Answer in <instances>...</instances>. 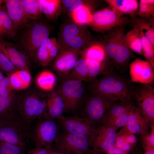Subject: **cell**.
I'll use <instances>...</instances> for the list:
<instances>
[{
    "mask_svg": "<svg viewBox=\"0 0 154 154\" xmlns=\"http://www.w3.org/2000/svg\"><path fill=\"white\" fill-rule=\"evenodd\" d=\"M59 52V47L57 42L49 50V64L54 58H56Z\"/></svg>",
    "mask_w": 154,
    "mask_h": 154,
    "instance_id": "44",
    "label": "cell"
},
{
    "mask_svg": "<svg viewBox=\"0 0 154 154\" xmlns=\"http://www.w3.org/2000/svg\"><path fill=\"white\" fill-rule=\"evenodd\" d=\"M90 93L85 103L83 117L96 128L101 124L107 112L115 100L101 94Z\"/></svg>",
    "mask_w": 154,
    "mask_h": 154,
    "instance_id": "7",
    "label": "cell"
},
{
    "mask_svg": "<svg viewBox=\"0 0 154 154\" xmlns=\"http://www.w3.org/2000/svg\"><path fill=\"white\" fill-rule=\"evenodd\" d=\"M130 81L133 83L150 85L154 79V67L147 60L135 59L129 63Z\"/></svg>",
    "mask_w": 154,
    "mask_h": 154,
    "instance_id": "15",
    "label": "cell"
},
{
    "mask_svg": "<svg viewBox=\"0 0 154 154\" xmlns=\"http://www.w3.org/2000/svg\"><path fill=\"white\" fill-rule=\"evenodd\" d=\"M56 82L54 74L48 70L40 72L36 79V83L40 89L45 91H50L53 88Z\"/></svg>",
    "mask_w": 154,
    "mask_h": 154,
    "instance_id": "30",
    "label": "cell"
},
{
    "mask_svg": "<svg viewBox=\"0 0 154 154\" xmlns=\"http://www.w3.org/2000/svg\"><path fill=\"white\" fill-rule=\"evenodd\" d=\"M48 154H61L58 152L54 150L52 147L51 149L49 151Z\"/></svg>",
    "mask_w": 154,
    "mask_h": 154,
    "instance_id": "47",
    "label": "cell"
},
{
    "mask_svg": "<svg viewBox=\"0 0 154 154\" xmlns=\"http://www.w3.org/2000/svg\"><path fill=\"white\" fill-rule=\"evenodd\" d=\"M41 97V94L35 91L17 96L16 109L22 120L29 127L34 120L43 117L46 103Z\"/></svg>",
    "mask_w": 154,
    "mask_h": 154,
    "instance_id": "6",
    "label": "cell"
},
{
    "mask_svg": "<svg viewBox=\"0 0 154 154\" xmlns=\"http://www.w3.org/2000/svg\"><path fill=\"white\" fill-rule=\"evenodd\" d=\"M17 96L13 92L7 96H0V118L15 112Z\"/></svg>",
    "mask_w": 154,
    "mask_h": 154,
    "instance_id": "32",
    "label": "cell"
},
{
    "mask_svg": "<svg viewBox=\"0 0 154 154\" xmlns=\"http://www.w3.org/2000/svg\"><path fill=\"white\" fill-rule=\"evenodd\" d=\"M0 50L19 69L29 71L31 66L30 58L3 37H0Z\"/></svg>",
    "mask_w": 154,
    "mask_h": 154,
    "instance_id": "17",
    "label": "cell"
},
{
    "mask_svg": "<svg viewBox=\"0 0 154 154\" xmlns=\"http://www.w3.org/2000/svg\"><path fill=\"white\" fill-rule=\"evenodd\" d=\"M89 60L88 81H91L100 74L102 75L107 70L110 69L108 64Z\"/></svg>",
    "mask_w": 154,
    "mask_h": 154,
    "instance_id": "35",
    "label": "cell"
},
{
    "mask_svg": "<svg viewBox=\"0 0 154 154\" xmlns=\"http://www.w3.org/2000/svg\"><path fill=\"white\" fill-rule=\"evenodd\" d=\"M5 0H0V6L2 5L5 3Z\"/></svg>",
    "mask_w": 154,
    "mask_h": 154,
    "instance_id": "49",
    "label": "cell"
},
{
    "mask_svg": "<svg viewBox=\"0 0 154 154\" xmlns=\"http://www.w3.org/2000/svg\"><path fill=\"white\" fill-rule=\"evenodd\" d=\"M71 14L74 23L82 25L89 24L91 21L92 14L88 7L84 6L72 13Z\"/></svg>",
    "mask_w": 154,
    "mask_h": 154,
    "instance_id": "34",
    "label": "cell"
},
{
    "mask_svg": "<svg viewBox=\"0 0 154 154\" xmlns=\"http://www.w3.org/2000/svg\"><path fill=\"white\" fill-rule=\"evenodd\" d=\"M140 32L141 38L142 54L147 61L154 67V45Z\"/></svg>",
    "mask_w": 154,
    "mask_h": 154,
    "instance_id": "36",
    "label": "cell"
},
{
    "mask_svg": "<svg viewBox=\"0 0 154 154\" xmlns=\"http://www.w3.org/2000/svg\"><path fill=\"white\" fill-rule=\"evenodd\" d=\"M125 26H120L109 31L104 46L111 68L123 75H126L129 62L135 58L125 41Z\"/></svg>",
    "mask_w": 154,
    "mask_h": 154,
    "instance_id": "2",
    "label": "cell"
},
{
    "mask_svg": "<svg viewBox=\"0 0 154 154\" xmlns=\"http://www.w3.org/2000/svg\"><path fill=\"white\" fill-rule=\"evenodd\" d=\"M125 34V40L128 48L131 51L140 54H142L140 32L136 26Z\"/></svg>",
    "mask_w": 154,
    "mask_h": 154,
    "instance_id": "26",
    "label": "cell"
},
{
    "mask_svg": "<svg viewBox=\"0 0 154 154\" xmlns=\"http://www.w3.org/2000/svg\"><path fill=\"white\" fill-rule=\"evenodd\" d=\"M144 154H154V152L145 151Z\"/></svg>",
    "mask_w": 154,
    "mask_h": 154,
    "instance_id": "50",
    "label": "cell"
},
{
    "mask_svg": "<svg viewBox=\"0 0 154 154\" xmlns=\"http://www.w3.org/2000/svg\"><path fill=\"white\" fill-rule=\"evenodd\" d=\"M0 19L5 31V35L8 40H13L16 34L11 21L5 7L0 6Z\"/></svg>",
    "mask_w": 154,
    "mask_h": 154,
    "instance_id": "33",
    "label": "cell"
},
{
    "mask_svg": "<svg viewBox=\"0 0 154 154\" xmlns=\"http://www.w3.org/2000/svg\"><path fill=\"white\" fill-rule=\"evenodd\" d=\"M59 132L58 125L54 119L44 118L30 130V139L33 142L35 148H41L51 145Z\"/></svg>",
    "mask_w": 154,
    "mask_h": 154,
    "instance_id": "9",
    "label": "cell"
},
{
    "mask_svg": "<svg viewBox=\"0 0 154 154\" xmlns=\"http://www.w3.org/2000/svg\"><path fill=\"white\" fill-rule=\"evenodd\" d=\"M90 40V34L85 27L68 22L60 29L57 41L59 52L67 49L80 51L88 45Z\"/></svg>",
    "mask_w": 154,
    "mask_h": 154,
    "instance_id": "5",
    "label": "cell"
},
{
    "mask_svg": "<svg viewBox=\"0 0 154 154\" xmlns=\"http://www.w3.org/2000/svg\"><path fill=\"white\" fill-rule=\"evenodd\" d=\"M105 1L111 9L118 15H129L134 16L138 9V2L136 0H107Z\"/></svg>",
    "mask_w": 154,
    "mask_h": 154,
    "instance_id": "21",
    "label": "cell"
},
{
    "mask_svg": "<svg viewBox=\"0 0 154 154\" xmlns=\"http://www.w3.org/2000/svg\"><path fill=\"white\" fill-rule=\"evenodd\" d=\"M136 13L141 18L154 16V0H140Z\"/></svg>",
    "mask_w": 154,
    "mask_h": 154,
    "instance_id": "37",
    "label": "cell"
},
{
    "mask_svg": "<svg viewBox=\"0 0 154 154\" xmlns=\"http://www.w3.org/2000/svg\"><path fill=\"white\" fill-rule=\"evenodd\" d=\"M44 118L54 119L63 115L65 105L58 91L49 95L45 100Z\"/></svg>",
    "mask_w": 154,
    "mask_h": 154,
    "instance_id": "20",
    "label": "cell"
},
{
    "mask_svg": "<svg viewBox=\"0 0 154 154\" xmlns=\"http://www.w3.org/2000/svg\"><path fill=\"white\" fill-rule=\"evenodd\" d=\"M137 154H143L141 152H138Z\"/></svg>",
    "mask_w": 154,
    "mask_h": 154,
    "instance_id": "52",
    "label": "cell"
},
{
    "mask_svg": "<svg viewBox=\"0 0 154 154\" xmlns=\"http://www.w3.org/2000/svg\"><path fill=\"white\" fill-rule=\"evenodd\" d=\"M24 151L16 145L0 142V154H24Z\"/></svg>",
    "mask_w": 154,
    "mask_h": 154,
    "instance_id": "39",
    "label": "cell"
},
{
    "mask_svg": "<svg viewBox=\"0 0 154 154\" xmlns=\"http://www.w3.org/2000/svg\"><path fill=\"white\" fill-rule=\"evenodd\" d=\"M54 150L61 154L86 153L91 149L89 139L83 135L63 131L54 141Z\"/></svg>",
    "mask_w": 154,
    "mask_h": 154,
    "instance_id": "8",
    "label": "cell"
},
{
    "mask_svg": "<svg viewBox=\"0 0 154 154\" xmlns=\"http://www.w3.org/2000/svg\"><path fill=\"white\" fill-rule=\"evenodd\" d=\"M116 129L109 125L101 124L96 129L89 139L91 149L104 154L115 145Z\"/></svg>",
    "mask_w": 154,
    "mask_h": 154,
    "instance_id": "13",
    "label": "cell"
},
{
    "mask_svg": "<svg viewBox=\"0 0 154 154\" xmlns=\"http://www.w3.org/2000/svg\"><path fill=\"white\" fill-rule=\"evenodd\" d=\"M56 118L63 131L82 135L89 139L96 128L84 117H80L78 116L65 117L62 115Z\"/></svg>",
    "mask_w": 154,
    "mask_h": 154,
    "instance_id": "14",
    "label": "cell"
},
{
    "mask_svg": "<svg viewBox=\"0 0 154 154\" xmlns=\"http://www.w3.org/2000/svg\"><path fill=\"white\" fill-rule=\"evenodd\" d=\"M52 147L51 145H49L42 148H35L30 150L28 154H48Z\"/></svg>",
    "mask_w": 154,
    "mask_h": 154,
    "instance_id": "43",
    "label": "cell"
},
{
    "mask_svg": "<svg viewBox=\"0 0 154 154\" xmlns=\"http://www.w3.org/2000/svg\"><path fill=\"white\" fill-rule=\"evenodd\" d=\"M102 75L90 81V92L104 95L115 101L131 102L135 83L112 69L107 70Z\"/></svg>",
    "mask_w": 154,
    "mask_h": 154,
    "instance_id": "1",
    "label": "cell"
},
{
    "mask_svg": "<svg viewBox=\"0 0 154 154\" xmlns=\"http://www.w3.org/2000/svg\"><path fill=\"white\" fill-rule=\"evenodd\" d=\"M80 51L67 49L58 53L53 64V68L58 74L66 77L79 59Z\"/></svg>",
    "mask_w": 154,
    "mask_h": 154,
    "instance_id": "18",
    "label": "cell"
},
{
    "mask_svg": "<svg viewBox=\"0 0 154 154\" xmlns=\"http://www.w3.org/2000/svg\"><path fill=\"white\" fill-rule=\"evenodd\" d=\"M129 110L117 117L108 125L113 126L117 130L119 128L126 126L128 119Z\"/></svg>",
    "mask_w": 154,
    "mask_h": 154,
    "instance_id": "41",
    "label": "cell"
},
{
    "mask_svg": "<svg viewBox=\"0 0 154 154\" xmlns=\"http://www.w3.org/2000/svg\"><path fill=\"white\" fill-rule=\"evenodd\" d=\"M9 77H4L0 82V96H7L13 92Z\"/></svg>",
    "mask_w": 154,
    "mask_h": 154,
    "instance_id": "42",
    "label": "cell"
},
{
    "mask_svg": "<svg viewBox=\"0 0 154 154\" xmlns=\"http://www.w3.org/2000/svg\"><path fill=\"white\" fill-rule=\"evenodd\" d=\"M134 101L149 120L154 123V88L150 85L135 84L132 101Z\"/></svg>",
    "mask_w": 154,
    "mask_h": 154,
    "instance_id": "12",
    "label": "cell"
},
{
    "mask_svg": "<svg viewBox=\"0 0 154 154\" xmlns=\"http://www.w3.org/2000/svg\"><path fill=\"white\" fill-rule=\"evenodd\" d=\"M74 154H87V153H76Z\"/></svg>",
    "mask_w": 154,
    "mask_h": 154,
    "instance_id": "51",
    "label": "cell"
},
{
    "mask_svg": "<svg viewBox=\"0 0 154 154\" xmlns=\"http://www.w3.org/2000/svg\"><path fill=\"white\" fill-rule=\"evenodd\" d=\"M130 23L128 18L118 15L111 8H106L92 14L89 25L96 31L103 32Z\"/></svg>",
    "mask_w": 154,
    "mask_h": 154,
    "instance_id": "11",
    "label": "cell"
},
{
    "mask_svg": "<svg viewBox=\"0 0 154 154\" xmlns=\"http://www.w3.org/2000/svg\"><path fill=\"white\" fill-rule=\"evenodd\" d=\"M130 20L133 26H137L154 45V16L138 18L133 16L131 17Z\"/></svg>",
    "mask_w": 154,
    "mask_h": 154,
    "instance_id": "22",
    "label": "cell"
},
{
    "mask_svg": "<svg viewBox=\"0 0 154 154\" xmlns=\"http://www.w3.org/2000/svg\"><path fill=\"white\" fill-rule=\"evenodd\" d=\"M30 131V127L15 112L0 118V142L16 145L25 150Z\"/></svg>",
    "mask_w": 154,
    "mask_h": 154,
    "instance_id": "4",
    "label": "cell"
},
{
    "mask_svg": "<svg viewBox=\"0 0 154 154\" xmlns=\"http://www.w3.org/2000/svg\"><path fill=\"white\" fill-rule=\"evenodd\" d=\"M40 10L49 20L55 19L59 14L61 1L58 0H37Z\"/></svg>",
    "mask_w": 154,
    "mask_h": 154,
    "instance_id": "25",
    "label": "cell"
},
{
    "mask_svg": "<svg viewBox=\"0 0 154 154\" xmlns=\"http://www.w3.org/2000/svg\"><path fill=\"white\" fill-rule=\"evenodd\" d=\"M52 30L51 27L42 19L33 21L17 33L12 42L30 58L35 57L38 48L48 38Z\"/></svg>",
    "mask_w": 154,
    "mask_h": 154,
    "instance_id": "3",
    "label": "cell"
},
{
    "mask_svg": "<svg viewBox=\"0 0 154 154\" xmlns=\"http://www.w3.org/2000/svg\"><path fill=\"white\" fill-rule=\"evenodd\" d=\"M86 153L87 154H103L96 152L91 149H90Z\"/></svg>",
    "mask_w": 154,
    "mask_h": 154,
    "instance_id": "46",
    "label": "cell"
},
{
    "mask_svg": "<svg viewBox=\"0 0 154 154\" xmlns=\"http://www.w3.org/2000/svg\"><path fill=\"white\" fill-rule=\"evenodd\" d=\"M58 91L64 103V112H72L77 109L84 90L81 81L66 78Z\"/></svg>",
    "mask_w": 154,
    "mask_h": 154,
    "instance_id": "10",
    "label": "cell"
},
{
    "mask_svg": "<svg viewBox=\"0 0 154 154\" xmlns=\"http://www.w3.org/2000/svg\"><path fill=\"white\" fill-rule=\"evenodd\" d=\"M150 123L138 105L132 102L129 108L128 119L125 126L129 133L141 134L148 132Z\"/></svg>",
    "mask_w": 154,
    "mask_h": 154,
    "instance_id": "16",
    "label": "cell"
},
{
    "mask_svg": "<svg viewBox=\"0 0 154 154\" xmlns=\"http://www.w3.org/2000/svg\"><path fill=\"white\" fill-rule=\"evenodd\" d=\"M82 56L86 59L103 62L106 57L104 46L99 44H94L87 48Z\"/></svg>",
    "mask_w": 154,
    "mask_h": 154,
    "instance_id": "31",
    "label": "cell"
},
{
    "mask_svg": "<svg viewBox=\"0 0 154 154\" xmlns=\"http://www.w3.org/2000/svg\"><path fill=\"white\" fill-rule=\"evenodd\" d=\"M89 60L83 56L79 58L72 70L66 77L88 81Z\"/></svg>",
    "mask_w": 154,
    "mask_h": 154,
    "instance_id": "27",
    "label": "cell"
},
{
    "mask_svg": "<svg viewBox=\"0 0 154 154\" xmlns=\"http://www.w3.org/2000/svg\"><path fill=\"white\" fill-rule=\"evenodd\" d=\"M62 2L64 7L72 13L81 7L87 6L85 1L82 0H63Z\"/></svg>",
    "mask_w": 154,
    "mask_h": 154,
    "instance_id": "40",
    "label": "cell"
},
{
    "mask_svg": "<svg viewBox=\"0 0 154 154\" xmlns=\"http://www.w3.org/2000/svg\"><path fill=\"white\" fill-rule=\"evenodd\" d=\"M57 42L56 38H48L43 42L38 48L35 57L42 66H46L49 64V50Z\"/></svg>",
    "mask_w": 154,
    "mask_h": 154,
    "instance_id": "28",
    "label": "cell"
},
{
    "mask_svg": "<svg viewBox=\"0 0 154 154\" xmlns=\"http://www.w3.org/2000/svg\"><path fill=\"white\" fill-rule=\"evenodd\" d=\"M4 77L3 73L0 71V82Z\"/></svg>",
    "mask_w": 154,
    "mask_h": 154,
    "instance_id": "48",
    "label": "cell"
},
{
    "mask_svg": "<svg viewBox=\"0 0 154 154\" xmlns=\"http://www.w3.org/2000/svg\"><path fill=\"white\" fill-rule=\"evenodd\" d=\"M9 77L12 89L17 90L27 88L31 81V76L29 71L25 70H17Z\"/></svg>",
    "mask_w": 154,
    "mask_h": 154,
    "instance_id": "24",
    "label": "cell"
},
{
    "mask_svg": "<svg viewBox=\"0 0 154 154\" xmlns=\"http://www.w3.org/2000/svg\"><path fill=\"white\" fill-rule=\"evenodd\" d=\"M132 102L129 101H115L107 112L101 124H109L117 117L128 111Z\"/></svg>",
    "mask_w": 154,
    "mask_h": 154,
    "instance_id": "23",
    "label": "cell"
},
{
    "mask_svg": "<svg viewBox=\"0 0 154 154\" xmlns=\"http://www.w3.org/2000/svg\"><path fill=\"white\" fill-rule=\"evenodd\" d=\"M4 3L16 35L24 26L33 21L25 16L20 0H6Z\"/></svg>",
    "mask_w": 154,
    "mask_h": 154,
    "instance_id": "19",
    "label": "cell"
},
{
    "mask_svg": "<svg viewBox=\"0 0 154 154\" xmlns=\"http://www.w3.org/2000/svg\"><path fill=\"white\" fill-rule=\"evenodd\" d=\"M5 31L0 19V37L5 35Z\"/></svg>",
    "mask_w": 154,
    "mask_h": 154,
    "instance_id": "45",
    "label": "cell"
},
{
    "mask_svg": "<svg viewBox=\"0 0 154 154\" xmlns=\"http://www.w3.org/2000/svg\"><path fill=\"white\" fill-rule=\"evenodd\" d=\"M25 14L32 21L42 19L37 0H20Z\"/></svg>",
    "mask_w": 154,
    "mask_h": 154,
    "instance_id": "29",
    "label": "cell"
},
{
    "mask_svg": "<svg viewBox=\"0 0 154 154\" xmlns=\"http://www.w3.org/2000/svg\"><path fill=\"white\" fill-rule=\"evenodd\" d=\"M18 70L0 50V70L9 76Z\"/></svg>",
    "mask_w": 154,
    "mask_h": 154,
    "instance_id": "38",
    "label": "cell"
}]
</instances>
